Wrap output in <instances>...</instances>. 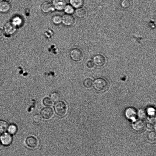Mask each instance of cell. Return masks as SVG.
<instances>
[{
	"instance_id": "f1b7e54d",
	"label": "cell",
	"mask_w": 156,
	"mask_h": 156,
	"mask_svg": "<svg viewBox=\"0 0 156 156\" xmlns=\"http://www.w3.org/2000/svg\"><path fill=\"white\" fill-rule=\"evenodd\" d=\"M86 65L88 68L92 69L94 67L95 64L93 61L90 60L87 62Z\"/></svg>"
},
{
	"instance_id": "9a60e30c",
	"label": "cell",
	"mask_w": 156,
	"mask_h": 156,
	"mask_svg": "<svg viewBox=\"0 0 156 156\" xmlns=\"http://www.w3.org/2000/svg\"><path fill=\"white\" fill-rule=\"evenodd\" d=\"M69 2L73 8L78 9L83 5L84 0H69Z\"/></svg>"
},
{
	"instance_id": "83f0119b",
	"label": "cell",
	"mask_w": 156,
	"mask_h": 156,
	"mask_svg": "<svg viewBox=\"0 0 156 156\" xmlns=\"http://www.w3.org/2000/svg\"><path fill=\"white\" fill-rule=\"evenodd\" d=\"M138 115L140 118L143 119L146 117V113L144 110L140 109L138 111Z\"/></svg>"
},
{
	"instance_id": "7c38bea8",
	"label": "cell",
	"mask_w": 156,
	"mask_h": 156,
	"mask_svg": "<svg viewBox=\"0 0 156 156\" xmlns=\"http://www.w3.org/2000/svg\"><path fill=\"white\" fill-rule=\"evenodd\" d=\"M125 115L128 118L133 121L136 120L137 115L136 110L133 108H129L126 109L125 112Z\"/></svg>"
},
{
	"instance_id": "836d02e7",
	"label": "cell",
	"mask_w": 156,
	"mask_h": 156,
	"mask_svg": "<svg viewBox=\"0 0 156 156\" xmlns=\"http://www.w3.org/2000/svg\"><path fill=\"white\" fill-rule=\"evenodd\" d=\"M3 0L4 1L8 2V1H9L10 0Z\"/></svg>"
},
{
	"instance_id": "9c48e42d",
	"label": "cell",
	"mask_w": 156,
	"mask_h": 156,
	"mask_svg": "<svg viewBox=\"0 0 156 156\" xmlns=\"http://www.w3.org/2000/svg\"><path fill=\"white\" fill-rule=\"evenodd\" d=\"M0 140L2 144L4 145L8 146L12 144L13 141V137L9 133H5L1 135Z\"/></svg>"
},
{
	"instance_id": "ac0fdd59",
	"label": "cell",
	"mask_w": 156,
	"mask_h": 156,
	"mask_svg": "<svg viewBox=\"0 0 156 156\" xmlns=\"http://www.w3.org/2000/svg\"><path fill=\"white\" fill-rule=\"evenodd\" d=\"M8 123L6 121L0 120V134H2L7 130Z\"/></svg>"
},
{
	"instance_id": "4fadbf2b",
	"label": "cell",
	"mask_w": 156,
	"mask_h": 156,
	"mask_svg": "<svg viewBox=\"0 0 156 156\" xmlns=\"http://www.w3.org/2000/svg\"><path fill=\"white\" fill-rule=\"evenodd\" d=\"M41 9L42 11L45 13H48L53 11L54 7L50 2L46 1L41 5Z\"/></svg>"
},
{
	"instance_id": "5bb4252c",
	"label": "cell",
	"mask_w": 156,
	"mask_h": 156,
	"mask_svg": "<svg viewBox=\"0 0 156 156\" xmlns=\"http://www.w3.org/2000/svg\"><path fill=\"white\" fill-rule=\"evenodd\" d=\"M11 8L10 4L8 2L3 1L0 2V11L2 12H8L10 10Z\"/></svg>"
},
{
	"instance_id": "6da1fadb",
	"label": "cell",
	"mask_w": 156,
	"mask_h": 156,
	"mask_svg": "<svg viewBox=\"0 0 156 156\" xmlns=\"http://www.w3.org/2000/svg\"><path fill=\"white\" fill-rule=\"evenodd\" d=\"M94 89L98 92H103L108 88V84L107 81L102 78L97 79L94 82Z\"/></svg>"
},
{
	"instance_id": "d6a6232c",
	"label": "cell",
	"mask_w": 156,
	"mask_h": 156,
	"mask_svg": "<svg viewBox=\"0 0 156 156\" xmlns=\"http://www.w3.org/2000/svg\"><path fill=\"white\" fill-rule=\"evenodd\" d=\"M2 143L0 141V148L2 147Z\"/></svg>"
},
{
	"instance_id": "d4e9b609",
	"label": "cell",
	"mask_w": 156,
	"mask_h": 156,
	"mask_svg": "<svg viewBox=\"0 0 156 156\" xmlns=\"http://www.w3.org/2000/svg\"><path fill=\"white\" fill-rule=\"evenodd\" d=\"M64 9L65 12L68 14H72L74 11V8L69 5H66Z\"/></svg>"
},
{
	"instance_id": "d6986e66",
	"label": "cell",
	"mask_w": 156,
	"mask_h": 156,
	"mask_svg": "<svg viewBox=\"0 0 156 156\" xmlns=\"http://www.w3.org/2000/svg\"><path fill=\"white\" fill-rule=\"evenodd\" d=\"M11 21L14 25L16 27L20 26L23 23L22 19L18 16H15Z\"/></svg>"
},
{
	"instance_id": "52a82bcc",
	"label": "cell",
	"mask_w": 156,
	"mask_h": 156,
	"mask_svg": "<svg viewBox=\"0 0 156 156\" xmlns=\"http://www.w3.org/2000/svg\"><path fill=\"white\" fill-rule=\"evenodd\" d=\"M27 145L31 149H35L38 146L39 142L37 139L34 136L28 137L26 140Z\"/></svg>"
},
{
	"instance_id": "44dd1931",
	"label": "cell",
	"mask_w": 156,
	"mask_h": 156,
	"mask_svg": "<svg viewBox=\"0 0 156 156\" xmlns=\"http://www.w3.org/2000/svg\"><path fill=\"white\" fill-rule=\"evenodd\" d=\"M93 80L90 78H87L85 79L83 82V85L84 86L88 88H91L93 86Z\"/></svg>"
},
{
	"instance_id": "484cf974",
	"label": "cell",
	"mask_w": 156,
	"mask_h": 156,
	"mask_svg": "<svg viewBox=\"0 0 156 156\" xmlns=\"http://www.w3.org/2000/svg\"><path fill=\"white\" fill-rule=\"evenodd\" d=\"M43 105L49 107L51 106L52 105V100L48 97H46L43 100Z\"/></svg>"
},
{
	"instance_id": "5b68a950",
	"label": "cell",
	"mask_w": 156,
	"mask_h": 156,
	"mask_svg": "<svg viewBox=\"0 0 156 156\" xmlns=\"http://www.w3.org/2000/svg\"><path fill=\"white\" fill-rule=\"evenodd\" d=\"M107 62L105 57L103 55L98 54L93 58V62L98 67H101L104 66Z\"/></svg>"
},
{
	"instance_id": "7402d4cb",
	"label": "cell",
	"mask_w": 156,
	"mask_h": 156,
	"mask_svg": "<svg viewBox=\"0 0 156 156\" xmlns=\"http://www.w3.org/2000/svg\"><path fill=\"white\" fill-rule=\"evenodd\" d=\"M51 100L54 102H56L59 101L60 99L59 94L57 92L52 93L51 95Z\"/></svg>"
},
{
	"instance_id": "603a6c76",
	"label": "cell",
	"mask_w": 156,
	"mask_h": 156,
	"mask_svg": "<svg viewBox=\"0 0 156 156\" xmlns=\"http://www.w3.org/2000/svg\"><path fill=\"white\" fill-rule=\"evenodd\" d=\"M52 21L55 24H59L62 22V18L59 15H55L53 17Z\"/></svg>"
},
{
	"instance_id": "3957f363",
	"label": "cell",
	"mask_w": 156,
	"mask_h": 156,
	"mask_svg": "<svg viewBox=\"0 0 156 156\" xmlns=\"http://www.w3.org/2000/svg\"><path fill=\"white\" fill-rule=\"evenodd\" d=\"M70 56L71 58L73 61L78 62L82 60L83 57V52L80 49L75 48L70 51Z\"/></svg>"
},
{
	"instance_id": "8992f818",
	"label": "cell",
	"mask_w": 156,
	"mask_h": 156,
	"mask_svg": "<svg viewBox=\"0 0 156 156\" xmlns=\"http://www.w3.org/2000/svg\"><path fill=\"white\" fill-rule=\"evenodd\" d=\"M16 31V27L14 25L11 21L6 22L4 26V33L8 35L14 34Z\"/></svg>"
},
{
	"instance_id": "8fae6325",
	"label": "cell",
	"mask_w": 156,
	"mask_h": 156,
	"mask_svg": "<svg viewBox=\"0 0 156 156\" xmlns=\"http://www.w3.org/2000/svg\"><path fill=\"white\" fill-rule=\"evenodd\" d=\"M40 113L43 118L48 119L52 117L53 115V111L51 108L46 107L42 109Z\"/></svg>"
},
{
	"instance_id": "ba28073f",
	"label": "cell",
	"mask_w": 156,
	"mask_h": 156,
	"mask_svg": "<svg viewBox=\"0 0 156 156\" xmlns=\"http://www.w3.org/2000/svg\"><path fill=\"white\" fill-rule=\"evenodd\" d=\"M75 22L74 17L71 14H66L62 17V22L66 26H71L74 25Z\"/></svg>"
},
{
	"instance_id": "f546056e",
	"label": "cell",
	"mask_w": 156,
	"mask_h": 156,
	"mask_svg": "<svg viewBox=\"0 0 156 156\" xmlns=\"http://www.w3.org/2000/svg\"><path fill=\"white\" fill-rule=\"evenodd\" d=\"M4 32L3 30L0 29V39L3 38L4 36Z\"/></svg>"
},
{
	"instance_id": "7a4b0ae2",
	"label": "cell",
	"mask_w": 156,
	"mask_h": 156,
	"mask_svg": "<svg viewBox=\"0 0 156 156\" xmlns=\"http://www.w3.org/2000/svg\"><path fill=\"white\" fill-rule=\"evenodd\" d=\"M54 108L56 113L61 116H64L67 111L66 104L62 101H59L56 102L54 105Z\"/></svg>"
},
{
	"instance_id": "30bf717a",
	"label": "cell",
	"mask_w": 156,
	"mask_h": 156,
	"mask_svg": "<svg viewBox=\"0 0 156 156\" xmlns=\"http://www.w3.org/2000/svg\"><path fill=\"white\" fill-rule=\"evenodd\" d=\"M65 0H53L52 5L54 8L58 11L63 10L66 5Z\"/></svg>"
},
{
	"instance_id": "277c9868",
	"label": "cell",
	"mask_w": 156,
	"mask_h": 156,
	"mask_svg": "<svg viewBox=\"0 0 156 156\" xmlns=\"http://www.w3.org/2000/svg\"><path fill=\"white\" fill-rule=\"evenodd\" d=\"M132 127L133 129L138 132L143 131L146 126V125L144 121L140 119L134 121L132 124Z\"/></svg>"
},
{
	"instance_id": "1f68e13d",
	"label": "cell",
	"mask_w": 156,
	"mask_h": 156,
	"mask_svg": "<svg viewBox=\"0 0 156 156\" xmlns=\"http://www.w3.org/2000/svg\"><path fill=\"white\" fill-rule=\"evenodd\" d=\"M147 127L148 128V129H152L153 128V126L152 125L149 124H147Z\"/></svg>"
},
{
	"instance_id": "4316f807",
	"label": "cell",
	"mask_w": 156,
	"mask_h": 156,
	"mask_svg": "<svg viewBox=\"0 0 156 156\" xmlns=\"http://www.w3.org/2000/svg\"><path fill=\"white\" fill-rule=\"evenodd\" d=\"M147 137L148 139L150 141H155L156 140L155 132L154 131H151L149 132L147 135Z\"/></svg>"
},
{
	"instance_id": "2e32d148",
	"label": "cell",
	"mask_w": 156,
	"mask_h": 156,
	"mask_svg": "<svg viewBox=\"0 0 156 156\" xmlns=\"http://www.w3.org/2000/svg\"><path fill=\"white\" fill-rule=\"evenodd\" d=\"M87 14L86 10L83 8H80L77 9L76 11V16L80 19H83L86 17Z\"/></svg>"
},
{
	"instance_id": "ffe728a7",
	"label": "cell",
	"mask_w": 156,
	"mask_h": 156,
	"mask_svg": "<svg viewBox=\"0 0 156 156\" xmlns=\"http://www.w3.org/2000/svg\"><path fill=\"white\" fill-rule=\"evenodd\" d=\"M18 130L17 126L15 124H12L8 126L7 130L8 133L11 135L16 134Z\"/></svg>"
},
{
	"instance_id": "e0dca14e",
	"label": "cell",
	"mask_w": 156,
	"mask_h": 156,
	"mask_svg": "<svg viewBox=\"0 0 156 156\" xmlns=\"http://www.w3.org/2000/svg\"><path fill=\"white\" fill-rule=\"evenodd\" d=\"M120 5L123 9H129L132 6V1L131 0H122L120 2Z\"/></svg>"
},
{
	"instance_id": "cb8c5ba5",
	"label": "cell",
	"mask_w": 156,
	"mask_h": 156,
	"mask_svg": "<svg viewBox=\"0 0 156 156\" xmlns=\"http://www.w3.org/2000/svg\"><path fill=\"white\" fill-rule=\"evenodd\" d=\"M33 120L35 123L39 124L42 121V118L41 116L39 114H37L33 116Z\"/></svg>"
},
{
	"instance_id": "4dcf8cb0",
	"label": "cell",
	"mask_w": 156,
	"mask_h": 156,
	"mask_svg": "<svg viewBox=\"0 0 156 156\" xmlns=\"http://www.w3.org/2000/svg\"><path fill=\"white\" fill-rule=\"evenodd\" d=\"M154 109L152 108H149L148 110V112L149 115H153L154 114Z\"/></svg>"
}]
</instances>
